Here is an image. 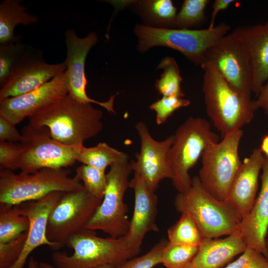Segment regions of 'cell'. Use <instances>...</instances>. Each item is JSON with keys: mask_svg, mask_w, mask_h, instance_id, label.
Instances as JSON below:
<instances>
[{"mask_svg": "<svg viewBox=\"0 0 268 268\" xmlns=\"http://www.w3.org/2000/svg\"><path fill=\"white\" fill-rule=\"evenodd\" d=\"M247 248L239 232L224 238H203L192 263L196 268H221Z\"/></svg>", "mask_w": 268, "mask_h": 268, "instance_id": "cell-21", "label": "cell"}, {"mask_svg": "<svg viewBox=\"0 0 268 268\" xmlns=\"http://www.w3.org/2000/svg\"><path fill=\"white\" fill-rule=\"evenodd\" d=\"M239 28L251 59L253 93L257 96L268 80V21Z\"/></svg>", "mask_w": 268, "mask_h": 268, "instance_id": "cell-22", "label": "cell"}, {"mask_svg": "<svg viewBox=\"0 0 268 268\" xmlns=\"http://www.w3.org/2000/svg\"><path fill=\"white\" fill-rule=\"evenodd\" d=\"M26 49L18 42L0 44V86L2 87L22 58Z\"/></svg>", "mask_w": 268, "mask_h": 268, "instance_id": "cell-30", "label": "cell"}, {"mask_svg": "<svg viewBox=\"0 0 268 268\" xmlns=\"http://www.w3.org/2000/svg\"><path fill=\"white\" fill-rule=\"evenodd\" d=\"M66 246L73 249L72 255L58 251L53 254L54 265L58 268H94L105 265L116 268L140 250L132 246L124 236L101 237L86 228L71 236Z\"/></svg>", "mask_w": 268, "mask_h": 268, "instance_id": "cell-4", "label": "cell"}, {"mask_svg": "<svg viewBox=\"0 0 268 268\" xmlns=\"http://www.w3.org/2000/svg\"><path fill=\"white\" fill-rule=\"evenodd\" d=\"M201 67L206 112L222 138L249 124L256 110L253 100L236 92L212 65L204 62Z\"/></svg>", "mask_w": 268, "mask_h": 268, "instance_id": "cell-2", "label": "cell"}, {"mask_svg": "<svg viewBox=\"0 0 268 268\" xmlns=\"http://www.w3.org/2000/svg\"><path fill=\"white\" fill-rule=\"evenodd\" d=\"M191 101L176 96H162L149 106L156 113V123L160 125L164 123L176 110L189 106Z\"/></svg>", "mask_w": 268, "mask_h": 268, "instance_id": "cell-33", "label": "cell"}, {"mask_svg": "<svg viewBox=\"0 0 268 268\" xmlns=\"http://www.w3.org/2000/svg\"><path fill=\"white\" fill-rule=\"evenodd\" d=\"M230 29L225 22L212 29L168 28L137 24L134 32L138 38L139 52H146L155 46L166 47L180 52L196 66L201 67L207 50L228 34Z\"/></svg>", "mask_w": 268, "mask_h": 268, "instance_id": "cell-6", "label": "cell"}, {"mask_svg": "<svg viewBox=\"0 0 268 268\" xmlns=\"http://www.w3.org/2000/svg\"><path fill=\"white\" fill-rule=\"evenodd\" d=\"M167 235L170 242L198 247L203 239L193 219L186 213H181L179 219L168 228Z\"/></svg>", "mask_w": 268, "mask_h": 268, "instance_id": "cell-27", "label": "cell"}, {"mask_svg": "<svg viewBox=\"0 0 268 268\" xmlns=\"http://www.w3.org/2000/svg\"><path fill=\"white\" fill-rule=\"evenodd\" d=\"M140 140V148L136 160L130 161L134 173L143 180L148 188L155 192L160 182L172 178L168 163V153L173 141V134L162 141L154 139L143 122L135 125Z\"/></svg>", "mask_w": 268, "mask_h": 268, "instance_id": "cell-14", "label": "cell"}, {"mask_svg": "<svg viewBox=\"0 0 268 268\" xmlns=\"http://www.w3.org/2000/svg\"><path fill=\"white\" fill-rule=\"evenodd\" d=\"M129 188L134 192V204L129 230L124 237L132 246L140 249L145 235L148 232L159 230L156 223L158 198L137 173H134Z\"/></svg>", "mask_w": 268, "mask_h": 268, "instance_id": "cell-18", "label": "cell"}, {"mask_svg": "<svg viewBox=\"0 0 268 268\" xmlns=\"http://www.w3.org/2000/svg\"><path fill=\"white\" fill-rule=\"evenodd\" d=\"M243 132L241 129L210 143L201 155L199 178L203 188L218 200L226 201L231 184L242 161L239 146Z\"/></svg>", "mask_w": 268, "mask_h": 268, "instance_id": "cell-9", "label": "cell"}, {"mask_svg": "<svg viewBox=\"0 0 268 268\" xmlns=\"http://www.w3.org/2000/svg\"><path fill=\"white\" fill-rule=\"evenodd\" d=\"M209 2L208 0H184L173 25L179 29H190L201 24L205 20V9Z\"/></svg>", "mask_w": 268, "mask_h": 268, "instance_id": "cell-28", "label": "cell"}, {"mask_svg": "<svg viewBox=\"0 0 268 268\" xmlns=\"http://www.w3.org/2000/svg\"><path fill=\"white\" fill-rule=\"evenodd\" d=\"M182 268H196L191 263Z\"/></svg>", "mask_w": 268, "mask_h": 268, "instance_id": "cell-46", "label": "cell"}, {"mask_svg": "<svg viewBox=\"0 0 268 268\" xmlns=\"http://www.w3.org/2000/svg\"><path fill=\"white\" fill-rule=\"evenodd\" d=\"M21 139V133L18 131L15 125L4 117L0 116V141L14 143L20 142Z\"/></svg>", "mask_w": 268, "mask_h": 268, "instance_id": "cell-38", "label": "cell"}, {"mask_svg": "<svg viewBox=\"0 0 268 268\" xmlns=\"http://www.w3.org/2000/svg\"><path fill=\"white\" fill-rule=\"evenodd\" d=\"M225 268H268V261L261 252L248 247L237 260Z\"/></svg>", "mask_w": 268, "mask_h": 268, "instance_id": "cell-36", "label": "cell"}, {"mask_svg": "<svg viewBox=\"0 0 268 268\" xmlns=\"http://www.w3.org/2000/svg\"><path fill=\"white\" fill-rule=\"evenodd\" d=\"M65 37L67 56L64 62L67 67L68 94L77 101L97 104L110 113L115 114V95L107 101L101 102L92 99L86 93L87 80L85 72V61L89 51L98 41L96 34L90 32L86 36L81 38L74 30L68 29L66 31Z\"/></svg>", "mask_w": 268, "mask_h": 268, "instance_id": "cell-13", "label": "cell"}, {"mask_svg": "<svg viewBox=\"0 0 268 268\" xmlns=\"http://www.w3.org/2000/svg\"><path fill=\"white\" fill-rule=\"evenodd\" d=\"M168 153L172 184L179 193L192 185L189 170L197 163L207 146L218 141L209 122L201 117H189L176 130Z\"/></svg>", "mask_w": 268, "mask_h": 268, "instance_id": "cell-7", "label": "cell"}, {"mask_svg": "<svg viewBox=\"0 0 268 268\" xmlns=\"http://www.w3.org/2000/svg\"><path fill=\"white\" fill-rule=\"evenodd\" d=\"M161 68L163 72L155 84L158 93L162 96L184 97L185 94L181 88L183 78L175 59L170 56L163 58L156 67Z\"/></svg>", "mask_w": 268, "mask_h": 268, "instance_id": "cell-26", "label": "cell"}, {"mask_svg": "<svg viewBox=\"0 0 268 268\" xmlns=\"http://www.w3.org/2000/svg\"><path fill=\"white\" fill-rule=\"evenodd\" d=\"M146 16L153 22L173 25L177 9L171 0H146L140 2Z\"/></svg>", "mask_w": 268, "mask_h": 268, "instance_id": "cell-32", "label": "cell"}, {"mask_svg": "<svg viewBox=\"0 0 268 268\" xmlns=\"http://www.w3.org/2000/svg\"><path fill=\"white\" fill-rule=\"evenodd\" d=\"M102 111L92 104L67 94L37 110L28 118V124L47 128L52 137L62 144L79 146L102 130Z\"/></svg>", "mask_w": 268, "mask_h": 268, "instance_id": "cell-1", "label": "cell"}, {"mask_svg": "<svg viewBox=\"0 0 268 268\" xmlns=\"http://www.w3.org/2000/svg\"><path fill=\"white\" fill-rule=\"evenodd\" d=\"M40 266L41 268H58L55 265H53L45 262H40Z\"/></svg>", "mask_w": 268, "mask_h": 268, "instance_id": "cell-43", "label": "cell"}, {"mask_svg": "<svg viewBox=\"0 0 268 268\" xmlns=\"http://www.w3.org/2000/svg\"><path fill=\"white\" fill-rule=\"evenodd\" d=\"M29 221L19 205L0 203V243L9 241L28 230Z\"/></svg>", "mask_w": 268, "mask_h": 268, "instance_id": "cell-25", "label": "cell"}, {"mask_svg": "<svg viewBox=\"0 0 268 268\" xmlns=\"http://www.w3.org/2000/svg\"><path fill=\"white\" fill-rule=\"evenodd\" d=\"M132 171L126 153L110 166L103 198L85 228L102 231L112 237L124 236L127 233L130 221L124 199Z\"/></svg>", "mask_w": 268, "mask_h": 268, "instance_id": "cell-8", "label": "cell"}, {"mask_svg": "<svg viewBox=\"0 0 268 268\" xmlns=\"http://www.w3.org/2000/svg\"><path fill=\"white\" fill-rule=\"evenodd\" d=\"M168 241L162 239L146 254L129 259L116 268H153L162 264V253Z\"/></svg>", "mask_w": 268, "mask_h": 268, "instance_id": "cell-34", "label": "cell"}, {"mask_svg": "<svg viewBox=\"0 0 268 268\" xmlns=\"http://www.w3.org/2000/svg\"><path fill=\"white\" fill-rule=\"evenodd\" d=\"M67 69L65 62L51 64L27 52L0 88V99L17 96L43 85Z\"/></svg>", "mask_w": 268, "mask_h": 268, "instance_id": "cell-16", "label": "cell"}, {"mask_svg": "<svg viewBox=\"0 0 268 268\" xmlns=\"http://www.w3.org/2000/svg\"><path fill=\"white\" fill-rule=\"evenodd\" d=\"M264 155L260 191L251 210L242 218L239 232L248 248L266 257L268 254L265 245L268 232V156Z\"/></svg>", "mask_w": 268, "mask_h": 268, "instance_id": "cell-20", "label": "cell"}, {"mask_svg": "<svg viewBox=\"0 0 268 268\" xmlns=\"http://www.w3.org/2000/svg\"><path fill=\"white\" fill-rule=\"evenodd\" d=\"M18 169L33 173L43 168H64L73 165L79 146H71L54 139L49 129L29 124L21 131Z\"/></svg>", "mask_w": 268, "mask_h": 268, "instance_id": "cell-11", "label": "cell"}, {"mask_svg": "<svg viewBox=\"0 0 268 268\" xmlns=\"http://www.w3.org/2000/svg\"><path fill=\"white\" fill-rule=\"evenodd\" d=\"M198 250V246L168 241L162 251V264L167 268H182L192 263Z\"/></svg>", "mask_w": 268, "mask_h": 268, "instance_id": "cell-29", "label": "cell"}, {"mask_svg": "<svg viewBox=\"0 0 268 268\" xmlns=\"http://www.w3.org/2000/svg\"><path fill=\"white\" fill-rule=\"evenodd\" d=\"M260 148L264 155L268 156V134L263 137Z\"/></svg>", "mask_w": 268, "mask_h": 268, "instance_id": "cell-41", "label": "cell"}, {"mask_svg": "<svg viewBox=\"0 0 268 268\" xmlns=\"http://www.w3.org/2000/svg\"><path fill=\"white\" fill-rule=\"evenodd\" d=\"M234 1L233 0H215L214 1L212 4L211 19L207 28L212 29L214 28L215 20L217 13L221 10L226 9Z\"/></svg>", "mask_w": 268, "mask_h": 268, "instance_id": "cell-40", "label": "cell"}, {"mask_svg": "<svg viewBox=\"0 0 268 268\" xmlns=\"http://www.w3.org/2000/svg\"><path fill=\"white\" fill-rule=\"evenodd\" d=\"M256 100H253L256 111L262 109L268 116V80L261 88Z\"/></svg>", "mask_w": 268, "mask_h": 268, "instance_id": "cell-39", "label": "cell"}, {"mask_svg": "<svg viewBox=\"0 0 268 268\" xmlns=\"http://www.w3.org/2000/svg\"><path fill=\"white\" fill-rule=\"evenodd\" d=\"M264 159L260 147L254 149L244 159L230 188L226 201L238 211L242 218L250 211L256 200Z\"/></svg>", "mask_w": 268, "mask_h": 268, "instance_id": "cell-19", "label": "cell"}, {"mask_svg": "<svg viewBox=\"0 0 268 268\" xmlns=\"http://www.w3.org/2000/svg\"><path fill=\"white\" fill-rule=\"evenodd\" d=\"M63 194L55 192L39 200L19 204L22 213L29 219V226L21 254L11 268H23L31 253L41 246H47L56 251L59 250L58 246L47 238V228L49 216Z\"/></svg>", "mask_w": 268, "mask_h": 268, "instance_id": "cell-17", "label": "cell"}, {"mask_svg": "<svg viewBox=\"0 0 268 268\" xmlns=\"http://www.w3.org/2000/svg\"><path fill=\"white\" fill-rule=\"evenodd\" d=\"M64 168H43L33 173L0 169V203L16 205L39 200L50 194L84 189Z\"/></svg>", "mask_w": 268, "mask_h": 268, "instance_id": "cell-5", "label": "cell"}, {"mask_svg": "<svg viewBox=\"0 0 268 268\" xmlns=\"http://www.w3.org/2000/svg\"><path fill=\"white\" fill-rule=\"evenodd\" d=\"M27 268H41L40 263L31 257L28 261Z\"/></svg>", "mask_w": 268, "mask_h": 268, "instance_id": "cell-42", "label": "cell"}, {"mask_svg": "<svg viewBox=\"0 0 268 268\" xmlns=\"http://www.w3.org/2000/svg\"><path fill=\"white\" fill-rule=\"evenodd\" d=\"M204 62L212 65L239 94L251 99L252 67L239 27L209 47L205 53Z\"/></svg>", "mask_w": 268, "mask_h": 268, "instance_id": "cell-10", "label": "cell"}, {"mask_svg": "<svg viewBox=\"0 0 268 268\" xmlns=\"http://www.w3.org/2000/svg\"><path fill=\"white\" fill-rule=\"evenodd\" d=\"M27 232L6 242L0 243V268H11L22 251Z\"/></svg>", "mask_w": 268, "mask_h": 268, "instance_id": "cell-35", "label": "cell"}, {"mask_svg": "<svg viewBox=\"0 0 268 268\" xmlns=\"http://www.w3.org/2000/svg\"><path fill=\"white\" fill-rule=\"evenodd\" d=\"M94 268H115V267L111 265H102V266L96 267Z\"/></svg>", "mask_w": 268, "mask_h": 268, "instance_id": "cell-44", "label": "cell"}, {"mask_svg": "<svg viewBox=\"0 0 268 268\" xmlns=\"http://www.w3.org/2000/svg\"><path fill=\"white\" fill-rule=\"evenodd\" d=\"M75 176L82 182L84 188L91 195L102 200L107 185L105 171L82 164L76 168Z\"/></svg>", "mask_w": 268, "mask_h": 268, "instance_id": "cell-31", "label": "cell"}, {"mask_svg": "<svg viewBox=\"0 0 268 268\" xmlns=\"http://www.w3.org/2000/svg\"><path fill=\"white\" fill-rule=\"evenodd\" d=\"M265 245H266V246L268 250V232L267 233V236H266V239H265ZM266 258L268 260V255L266 257Z\"/></svg>", "mask_w": 268, "mask_h": 268, "instance_id": "cell-45", "label": "cell"}, {"mask_svg": "<svg viewBox=\"0 0 268 268\" xmlns=\"http://www.w3.org/2000/svg\"><path fill=\"white\" fill-rule=\"evenodd\" d=\"M174 205L178 212L191 216L203 238H216L239 232L242 219L240 213L227 201L210 194L198 176L192 178L189 189L178 193Z\"/></svg>", "mask_w": 268, "mask_h": 268, "instance_id": "cell-3", "label": "cell"}, {"mask_svg": "<svg viewBox=\"0 0 268 268\" xmlns=\"http://www.w3.org/2000/svg\"><path fill=\"white\" fill-rule=\"evenodd\" d=\"M20 152V143L0 141V169H17Z\"/></svg>", "mask_w": 268, "mask_h": 268, "instance_id": "cell-37", "label": "cell"}, {"mask_svg": "<svg viewBox=\"0 0 268 268\" xmlns=\"http://www.w3.org/2000/svg\"><path fill=\"white\" fill-rule=\"evenodd\" d=\"M67 94L65 71L32 91L0 99V116L16 125L44 106Z\"/></svg>", "mask_w": 268, "mask_h": 268, "instance_id": "cell-15", "label": "cell"}, {"mask_svg": "<svg viewBox=\"0 0 268 268\" xmlns=\"http://www.w3.org/2000/svg\"><path fill=\"white\" fill-rule=\"evenodd\" d=\"M125 153L104 142L91 147L82 145L79 148L76 161L105 172L108 166L120 160Z\"/></svg>", "mask_w": 268, "mask_h": 268, "instance_id": "cell-24", "label": "cell"}, {"mask_svg": "<svg viewBox=\"0 0 268 268\" xmlns=\"http://www.w3.org/2000/svg\"><path fill=\"white\" fill-rule=\"evenodd\" d=\"M19 0H4L0 3V44L16 42L14 30L16 26H29L38 22L36 16L29 14Z\"/></svg>", "mask_w": 268, "mask_h": 268, "instance_id": "cell-23", "label": "cell"}, {"mask_svg": "<svg viewBox=\"0 0 268 268\" xmlns=\"http://www.w3.org/2000/svg\"><path fill=\"white\" fill-rule=\"evenodd\" d=\"M102 201L85 188L63 193L48 218L47 236L60 250L73 235L85 228Z\"/></svg>", "mask_w": 268, "mask_h": 268, "instance_id": "cell-12", "label": "cell"}]
</instances>
